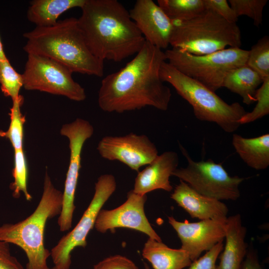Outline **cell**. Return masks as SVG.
<instances>
[{
	"label": "cell",
	"instance_id": "cell-1",
	"mask_svg": "<svg viewBox=\"0 0 269 269\" xmlns=\"http://www.w3.org/2000/svg\"><path fill=\"white\" fill-rule=\"evenodd\" d=\"M165 61L164 52L145 41L124 67L103 79L98 93L99 107L104 112L117 113L147 106L166 111L172 94L159 75Z\"/></svg>",
	"mask_w": 269,
	"mask_h": 269
},
{
	"label": "cell",
	"instance_id": "cell-2",
	"mask_svg": "<svg viewBox=\"0 0 269 269\" xmlns=\"http://www.w3.org/2000/svg\"><path fill=\"white\" fill-rule=\"evenodd\" d=\"M77 18L86 43L99 59L120 62L135 55L145 40L129 11L117 0H86Z\"/></svg>",
	"mask_w": 269,
	"mask_h": 269
},
{
	"label": "cell",
	"instance_id": "cell-3",
	"mask_svg": "<svg viewBox=\"0 0 269 269\" xmlns=\"http://www.w3.org/2000/svg\"><path fill=\"white\" fill-rule=\"evenodd\" d=\"M23 36L27 39L23 49L27 54L49 57L73 73L97 77L104 75V61L89 49L75 17L58 20L49 27L36 26Z\"/></svg>",
	"mask_w": 269,
	"mask_h": 269
},
{
	"label": "cell",
	"instance_id": "cell-4",
	"mask_svg": "<svg viewBox=\"0 0 269 269\" xmlns=\"http://www.w3.org/2000/svg\"><path fill=\"white\" fill-rule=\"evenodd\" d=\"M63 193L55 188L47 172L43 192L34 211L24 220L0 227V240L20 247L28 259L26 269H46L50 252L44 244V230L48 219L61 212Z\"/></svg>",
	"mask_w": 269,
	"mask_h": 269
},
{
	"label": "cell",
	"instance_id": "cell-5",
	"mask_svg": "<svg viewBox=\"0 0 269 269\" xmlns=\"http://www.w3.org/2000/svg\"><path fill=\"white\" fill-rule=\"evenodd\" d=\"M241 44L237 23L226 21L211 9L187 20L173 21L170 45L180 51L202 55Z\"/></svg>",
	"mask_w": 269,
	"mask_h": 269
},
{
	"label": "cell",
	"instance_id": "cell-6",
	"mask_svg": "<svg viewBox=\"0 0 269 269\" xmlns=\"http://www.w3.org/2000/svg\"><path fill=\"white\" fill-rule=\"evenodd\" d=\"M159 75L163 82L171 84L189 103L198 120L215 123L229 133L241 126L239 121L247 112L239 103L228 104L215 92L181 73L166 61L160 66Z\"/></svg>",
	"mask_w": 269,
	"mask_h": 269
},
{
	"label": "cell",
	"instance_id": "cell-7",
	"mask_svg": "<svg viewBox=\"0 0 269 269\" xmlns=\"http://www.w3.org/2000/svg\"><path fill=\"white\" fill-rule=\"evenodd\" d=\"M166 61L181 73L215 92L222 87L227 74L246 64L249 50L229 47L196 55L172 48L164 52Z\"/></svg>",
	"mask_w": 269,
	"mask_h": 269
},
{
	"label": "cell",
	"instance_id": "cell-8",
	"mask_svg": "<svg viewBox=\"0 0 269 269\" xmlns=\"http://www.w3.org/2000/svg\"><path fill=\"white\" fill-rule=\"evenodd\" d=\"M179 147L187 165L177 168L172 176L185 182L199 193L218 200L235 201L240 197L239 187L244 178L231 176L221 164L211 159L195 161L180 144Z\"/></svg>",
	"mask_w": 269,
	"mask_h": 269
},
{
	"label": "cell",
	"instance_id": "cell-9",
	"mask_svg": "<svg viewBox=\"0 0 269 269\" xmlns=\"http://www.w3.org/2000/svg\"><path fill=\"white\" fill-rule=\"evenodd\" d=\"M73 72L57 61L43 55L29 53L22 74L23 87L62 95L77 102L86 98L85 89L74 80Z\"/></svg>",
	"mask_w": 269,
	"mask_h": 269
},
{
	"label": "cell",
	"instance_id": "cell-10",
	"mask_svg": "<svg viewBox=\"0 0 269 269\" xmlns=\"http://www.w3.org/2000/svg\"><path fill=\"white\" fill-rule=\"evenodd\" d=\"M117 187L115 177L111 174L101 175L95 183V193L88 207L74 229L63 236L50 252L53 264L58 269H69L71 253L77 247L85 248L87 237L94 227L99 211Z\"/></svg>",
	"mask_w": 269,
	"mask_h": 269
},
{
	"label": "cell",
	"instance_id": "cell-11",
	"mask_svg": "<svg viewBox=\"0 0 269 269\" xmlns=\"http://www.w3.org/2000/svg\"><path fill=\"white\" fill-rule=\"evenodd\" d=\"M60 133L68 138L70 151L69 165L63 192L62 210L58 219L60 230L64 232L72 227L76 208L74 200L81 168L82 149L85 141L93 135L94 128L88 121L77 118L74 122L63 125Z\"/></svg>",
	"mask_w": 269,
	"mask_h": 269
},
{
	"label": "cell",
	"instance_id": "cell-12",
	"mask_svg": "<svg viewBox=\"0 0 269 269\" xmlns=\"http://www.w3.org/2000/svg\"><path fill=\"white\" fill-rule=\"evenodd\" d=\"M97 149L103 158L119 161L137 172L158 155L156 146L147 135L133 133L124 136H105Z\"/></svg>",
	"mask_w": 269,
	"mask_h": 269
},
{
	"label": "cell",
	"instance_id": "cell-13",
	"mask_svg": "<svg viewBox=\"0 0 269 269\" xmlns=\"http://www.w3.org/2000/svg\"><path fill=\"white\" fill-rule=\"evenodd\" d=\"M127 198L123 204L115 209H101L94 225L96 230L104 233L118 228H128L143 233L149 238L162 241L145 214L146 195H139L131 190L128 192Z\"/></svg>",
	"mask_w": 269,
	"mask_h": 269
},
{
	"label": "cell",
	"instance_id": "cell-14",
	"mask_svg": "<svg viewBox=\"0 0 269 269\" xmlns=\"http://www.w3.org/2000/svg\"><path fill=\"white\" fill-rule=\"evenodd\" d=\"M168 221L180 240L181 248L188 253L192 262L225 239L227 219L189 222L168 216Z\"/></svg>",
	"mask_w": 269,
	"mask_h": 269
},
{
	"label": "cell",
	"instance_id": "cell-15",
	"mask_svg": "<svg viewBox=\"0 0 269 269\" xmlns=\"http://www.w3.org/2000/svg\"><path fill=\"white\" fill-rule=\"evenodd\" d=\"M146 41L162 50L170 45L173 21L152 0H137L129 11Z\"/></svg>",
	"mask_w": 269,
	"mask_h": 269
},
{
	"label": "cell",
	"instance_id": "cell-16",
	"mask_svg": "<svg viewBox=\"0 0 269 269\" xmlns=\"http://www.w3.org/2000/svg\"><path fill=\"white\" fill-rule=\"evenodd\" d=\"M170 198L192 218L200 220L227 218L229 209L225 203L199 193L182 180Z\"/></svg>",
	"mask_w": 269,
	"mask_h": 269
},
{
	"label": "cell",
	"instance_id": "cell-17",
	"mask_svg": "<svg viewBox=\"0 0 269 269\" xmlns=\"http://www.w3.org/2000/svg\"><path fill=\"white\" fill-rule=\"evenodd\" d=\"M179 157L173 151H167L157 156L141 171L134 180L133 192L144 195L152 191L162 189L172 190L169 178L178 167Z\"/></svg>",
	"mask_w": 269,
	"mask_h": 269
},
{
	"label": "cell",
	"instance_id": "cell-18",
	"mask_svg": "<svg viewBox=\"0 0 269 269\" xmlns=\"http://www.w3.org/2000/svg\"><path fill=\"white\" fill-rule=\"evenodd\" d=\"M247 231L239 214L227 217L226 243L220 254L218 269H241L248 252L245 241Z\"/></svg>",
	"mask_w": 269,
	"mask_h": 269
},
{
	"label": "cell",
	"instance_id": "cell-19",
	"mask_svg": "<svg viewBox=\"0 0 269 269\" xmlns=\"http://www.w3.org/2000/svg\"><path fill=\"white\" fill-rule=\"evenodd\" d=\"M142 256L153 269H183L192 263L188 253L181 248L172 249L151 238L144 244Z\"/></svg>",
	"mask_w": 269,
	"mask_h": 269
},
{
	"label": "cell",
	"instance_id": "cell-20",
	"mask_svg": "<svg viewBox=\"0 0 269 269\" xmlns=\"http://www.w3.org/2000/svg\"><path fill=\"white\" fill-rule=\"evenodd\" d=\"M232 144L242 160L249 167L264 170L269 165V134L246 138L235 134Z\"/></svg>",
	"mask_w": 269,
	"mask_h": 269
},
{
	"label": "cell",
	"instance_id": "cell-21",
	"mask_svg": "<svg viewBox=\"0 0 269 269\" xmlns=\"http://www.w3.org/2000/svg\"><path fill=\"white\" fill-rule=\"evenodd\" d=\"M86 0H33L27 12L29 21L37 27H49L55 25L59 16L74 7L83 6Z\"/></svg>",
	"mask_w": 269,
	"mask_h": 269
},
{
	"label": "cell",
	"instance_id": "cell-22",
	"mask_svg": "<svg viewBox=\"0 0 269 269\" xmlns=\"http://www.w3.org/2000/svg\"><path fill=\"white\" fill-rule=\"evenodd\" d=\"M263 80L246 64L231 70L223 81L222 87L240 95L244 103L250 105L256 102V92Z\"/></svg>",
	"mask_w": 269,
	"mask_h": 269
},
{
	"label": "cell",
	"instance_id": "cell-23",
	"mask_svg": "<svg viewBox=\"0 0 269 269\" xmlns=\"http://www.w3.org/2000/svg\"><path fill=\"white\" fill-rule=\"evenodd\" d=\"M157 4L173 21L189 19L206 9L204 0H158Z\"/></svg>",
	"mask_w": 269,
	"mask_h": 269
},
{
	"label": "cell",
	"instance_id": "cell-24",
	"mask_svg": "<svg viewBox=\"0 0 269 269\" xmlns=\"http://www.w3.org/2000/svg\"><path fill=\"white\" fill-rule=\"evenodd\" d=\"M24 101L22 96L20 95L12 101V106L10 109V123L6 131H0V136L8 139L14 151L23 149V125L25 118L20 111Z\"/></svg>",
	"mask_w": 269,
	"mask_h": 269
},
{
	"label": "cell",
	"instance_id": "cell-25",
	"mask_svg": "<svg viewBox=\"0 0 269 269\" xmlns=\"http://www.w3.org/2000/svg\"><path fill=\"white\" fill-rule=\"evenodd\" d=\"M246 65L256 72L262 79L269 78V37L266 35L249 50Z\"/></svg>",
	"mask_w": 269,
	"mask_h": 269
},
{
	"label": "cell",
	"instance_id": "cell-26",
	"mask_svg": "<svg viewBox=\"0 0 269 269\" xmlns=\"http://www.w3.org/2000/svg\"><path fill=\"white\" fill-rule=\"evenodd\" d=\"M27 165L23 149L14 151V168L12 176L14 181L11 183L10 188L12 191L13 196L18 198L22 192L27 201H31L32 196L27 190Z\"/></svg>",
	"mask_w": 269,
	"mask_h": 269
},
{
	"label": "cell",
	"instance_id": "cell-27",
	"mask_svg": "<svg viewBox=\"0 0 269 269\" xmlns=\"http://www.w3.org/2000/svg\"><path fill=\"white\" fill-rule=\"evenodd\" d=\"M0 84L3 95L12 101L20 95L19 91L23 86L22 75L15 71L8 59L0 61Z\"/></svg>",
	"mask_w": 269,
	"mask_h": 269
},
{
	"label": "cell",
	"instance_id": "cell-28",
	"mask_svg": "<svg viewBox=\"0 0 269 269\" xmlns=\"http://www.w3.org/2000/svg\"><path fill=\"white\" fill-rule=\"evenodd\" d=\"M255 98L257 102L255 107L252 112H246L240 119V125L253 122L269 114V78L263 80Z\"/></svg>",
	"mask_w": 269,
	"mask_h": 269
},
{
	"label": "cell",
	"instance_id": "cell-29",
	"mask_svg": "<svg viewBox=\"0 0 269 269\" xmlns=\"http://www.w3.org/2000/svg\"><path fill=\"white\" fill-rule=\"evenodd\" d=\"M228 2L238 17L241 15L249 17L256 26L262 24L263 9L267 0H229Z\"/></svg>",
	"mask_w": 269,
	"mask_h": 269
},
{
	"label": "cell",
	"instance_id": "cell-30",
	"mask_svg": "<svg viewBox=\"0 0 269 269\" xmlns=\"http://www.w3.org/2000/svg\"><path fill=\"white\" fill-rule=\"evenodd\" d=\"M223 241L219 242L203 256L192 261L188 269H218L216 261L223 249Z\"/></svg>",
	"mask_w": 269,
	"mask_h": 269
},
{
	"label": "cell",
	"instance_id": "cell-31",
	"mask_svg": "<svg viewBox=\"0 0 269 269\" xmlns=\"http://www.w3.org/2000/svg\"><path fill=\"white\" fill-rule=\"evenodd\" d=\"M93 269H138L128 258L116 255L104 259L94 266Z\"/></svg>",
	"mask_w": 269,
	"mask_h": 269
},
{
	"label": "cell",
	"instance_id": "cell-32",
	"mask_svg": "<svg viewBox=\"0 0 269 269\" xmlns=\"http://www.w3.org/2000/svg\"><path fill=\"white\" fill-rule=\"evenodd\" d=\"M206 9L215 12L226 21L236 23L238 17L226 0H204Z\"/></svg>",
	"mask_w": 269,
	"mask_h": 269
},
{
	"label": "cell",
	"instance_id": "cell-33",
	"mask_svg": "<svg viewBox=\"0 0 269 269\" xmlns=\"http://www.w3.org/2000/svg\"><path fill=\"white\" fill-rule=\"evenodd\" d=\"M0 269H24L18 260L11 255L8 243L0 240Z\"/></svg>",
	"mask_w": 269,
	"mask_h": 269
},
{
	"label": "cell",
	"instance_id": "cell-34",
	"mask_svg": "<svg viewBox=\"0 0 269 269\" xmlns=\"http://www.w3.org/2000/svg\"><path fill=\"white\" fill-rule=\"evenodd\" d=\"M241 269H263L256 252L251 247L248 249Z\"/></svg>",
	"mask_w": 269,
	"mask_h": 269
},
{
	"label": "cell",
	"instance_id": "cell-35",
	"mask_svg": "<svg viewBox=\"0 0 269 269\" xmlns=\"http://www.w3.org/2000/svg\"><path fill=\"white\" fill-rule=\"evenodd\" d=\"M7 59L3 51V45L0 38V61H5Z\"/></svg>",
	"mask_w": 269,
	"mask_h": 269
},
{
	"label": "cell",
	"instance_id": "cell-36",
	"mask_svg": "<svg viewBox=\"0 0 269 269\" xmlns=\"http://www.w3.org/2000/svg\"><path fill=\"white\" fill-rule=\"evenodd\" d=\"M144 269H151L148 266V265L146 263H144Z\"/></svg>",
	"mask_w": 269,
	"mask_h": 269
},
{
	"label": "cell",
	"instance_id": "cell-37",
	"mask_svg": "<svg viewBox=\"0 0 269 269\" xmlns=\"http://www.w3.org/2000/svg\"><path fill=\"white\" fill-rule=\"evenodd\" d=\"M46 269H58L56 267L54 266L52 268H49L48 267L46 268Z\"/></svg>",
	"mask_w": 269,
	"mask_h": 269
}]
</instances>
